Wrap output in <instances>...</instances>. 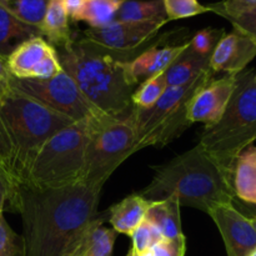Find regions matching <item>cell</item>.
Here are the masks:
<instances>
[{
	"instance_id": "obj_1",
	"label": "cell",
	"mask_w": 256,
	"mask_h": 256,
	"mask_svg": "<svg viewBox=\"0 0 256 256\" xmlns=\"http://www.w3.org/2000/svg\"><path fill=\"white\" fill-rule=\"evenodd\" d=\"M102 189L84 182L52 190L24 186L10 206L22 219L26 256H72L98 216Z\"/></svg>"
},
{
	"instance_id": "obj_2",
	"label": "cell",
	"mask_w": 256,
	"mask_h": 256,
	"mask_svg": "<svg viewBox=\"0 0 256 256\" xmlns=\"http://www.w3.org/2000/svg\"><path fill=\"white\" fill-rule=\"evenodd\" d=\"M10 86V85H9ZM72 120L9 88L0 100V176L12 205L40 148Z\"/></svg>"
},
{
	"instance_id": "obj_3",
	"label": "cell",
	"mask_w": 256,
	"mask_h": 256,
	"mask_svg": "<svg viewBox=\"0 0 256 256\" xmlns=\"http://www.w3.org/2000/svg\"><path fill=\"white\" fill-rule=\"evenodd\" d=\"M62 70L78 85L85 99L110 116H126L132 106L136 82L128 69L135 50L119 52L96 44L85 36L56 49Z\"/></svg>"
},
{
	"instance_id": "obj_4",
	"label": "cell",
	"mask_w": 256,
	"mask_h": 256,
	"mask_svg": "<svg viewBox=\"0 0 256 256\" xmlns=\"http://www.w3.org/2000/svg\"><path fill=\"white\" fill-rule=\"evenodd\" d=\"M152 182L139 192L150 202L174 196L180 206L209 214L220 205L234 204L232 174L199 144L170 162L154 166Z\"/></svg>"
},
{
	"instance_id": "obj_5",
	"label": "cell",
	"mask_w": 256,
	"mask_h": 256,
	"mask_svg": "<svg viewBox=\"0 0 256 256\" xmlns=\"http://www.w3.org/2000/svg\"><path fill=\"white\" fill-rule=\"evenodd\" d=\"M256 140V72L236 75V85L216 124L205 126L198 144L232 174L236 158Z\"/></svg>"
},
{
	"instance_id": "obj_6",
	"label": "cell",
	"mask_w": 256,
	"mask_h": 256,
	"mask_svg": "<svg viewBox=\"0 0 256 256\" xmlns=\"http://www.w3.org/2000/svg\"><path fill=\"white\" fill-rule=\"evenodd\" d=\"M89 119L74 122L42 144L32 159L24 186L52 190L82 182Z\"/></svg>"
},
{
	"instance_id": "obj_7",
	"label": "cell",
	"mask_w": 256,
	"mask_h": 256,
	"mask_svg": "<svg viewBox=\"0 0 256 256\" xmlns=\"http://www.w3.org/2000/svg\"><path fill=\"white\" fill-rule=\"evenodd\" d=\"M130 112L120 118L99 112L90 118L82 182L102 189L112 172L138 152Z\"/></svg>"
},
{
	"instance_id": "obj_8",
	"label": "cell",
	"mask_w": 256,
	"mask_h": 256,
	"mask_svg": "<svg viewBox=\"0 0 256 256\" xmlns=\"http://www.w3.org/2000/svg\"><path fill=\"white\" fill-rule=\"evenodd\" d=\"M212 76L214 72L209 69L189 84L168 86L152 106L146 109L132 106L130 114L136 129L138 152L146 146L164 148L190 128L192 122L188 119L190 102L195 92L206 85Z\"/></svg>"
},
{
	"instance_id": "obj_9",
	"label": "cell",
	"mask_w": 256,
	"mask_h": 256,
	"mask_svg": "<svg viewBox=\"0 0 256 256\" xmlns=\"http://www.w3.org/2000/svg\"><path fill=\"white\" fill-rule=\"evenodd\" d=\"M9 85L72 122L88 119L102 112L85 99L72 76L64 70L50 79H16L12 76Z\"/></svg>"
},
{
	"instance_id": "obj_10",
	"label": "cell",
	"mask_w": 256,
	"mask_h": 256,
	"mask_svg": "<svg viewBox=\"0 0 256 256\" xmlns=\"http://www.w3.org/2000/svg\"><path fill=\"white\" fill-rule=\"evenodd\" d=\"M6 66L16 79H50L62 72L56 49L42 36L19 45L8 56Z\"/></svg>"
},
{
	"instance_id": "obj_11",
	"label": "cell",
	"mask_w": 256,
	"mask_h": 256,
	"mask_svg": "<svg viewBox=\"0 0 256 256\" xmlns=\"http://www.w3.org/2000/svg\"><path fill=\"white\" fill-rule=\"evenodd\" d=\"M168 20H152V22H116L102 28H89L82 32L86 39L119 52L135 50L149 42L159 32Z\"/></svg>"
},
{
	"instance_id": "obj_12",
	"label": "cell",
	"mask_w": 256,
	"mask_h": 256,
	"mask_svg": "<svg viewBox=\"0 0 256 256\" xmlns=\"http://www.w3.org/2000/svg\"><path fill=\"white\" fill-rule=\"evenodd\" d=\"M208 215L222 234L228 256H249L256 249V232L252 222L234 204L220 205Z\"/></svg>"
},
{
	"instance_id": "obj_13",
	"label": "cell",
	"mask_w": 256,
	"mask_h": 256,
	"mask_svg": "<svg viewBox=\"0 0 256 256\" xmlns=\"http://www.w3.org/2000/svg\"><path fill=\"white\" fill-rule=\"evenodd\" d=\"M236 85V75H225L220 79H212L200 88L188 109V119L192 124L202 122L205 126L216 124L224 114Z\"/></svg>"
},
{
	"instance_id": "obj_14",
	"label": "cell",
	"mask_w": 256,
	"mask_h": 256,
	"mask_svg": "<svg viewBox=\"0 0 256 256\" xmlns=\"http://www.w3.org/2000/svg\"><path fill=\"white\" fill-rule=\"evenodd\" d=\"M256 56V44L242 32L225 34L210 56V69L215 72L238 75Z\"/></svg>"
},
{
	"instance_id": "obj_15",
	"label": "cell",
	"mask_w": 256,
	"mask_h": 256,
	"mask_svg": "<svg viewBox=\"0 0 256 256\" xmlns=\"http://www.w3.org/2000/svg\"><path fill=\"white\" fill-rule=\"evenodd\" d=\"M158 45L159 42L142 52L128 62L130 75L136 84H139V82L142 80H146L149 78L166 72L168 68L186 49L189 42H184V44L166 45V46L162 48H159Z\"/></svg>"
},
{
	"instance_id": "obj_16",
	"label": "cell",
	"mask_w": 256,
	"mask_h": 256,
	"mask_svg": "<svg viewBox=\"0 0 256 256\" xmlns=\"http://www.w3.org/2000/svg\"><path fill=\"white\" fill-rule=\"evenodd\" d=\"M152 202L140 194H132L112 205L109 210V222L112 230L120 234H132L145 220Z\"/></svg>"
},
{
	"instance_id": "obj_17",
	"label": "cell",
	"mask_w": 256,
	"mask_h": 256,
	"mask_svg": "<svg viewBox=\"0 0 256 256\" xmlns=\"http://www.w3.org/2000/svg\"><path fill=\"white\" fill-rule=\"evenodd\" d=\"M146 222L154 225L164 239H184L180 219V205L174 196L152 202L148 210Z\"/></svg>"
},
{
	"instance_id": "obj_18",
	"label": "cell",
	"mask_w": 256,
	"mask_h": 256,
	"mask_svg": "<svg viewBox=\"0 0 256 256\" xmlns=\"http://www.w3.org/2000/svg\"><path fill=\"white\" fill-rule=\"evenodd\" d=\"M35 36H42L40 28L22 22L0 5V58L8 59L19 45Z\"/></svg>"
},
{
	"instance_id": "obj_19",
	"label": "cell",
	"mask_w": 256,
	"mask_h": 256,
	"mask_svg": "<svg viewBox=\"0 0 256 256\" xmlns=\"http://www.w3.org/2000/svg\"><path fill=\"white\" fill-rule=\"evenodd\" d=\"M235 196L256 205V146H248L236 158L232 172Z\"/></svg>"
},
{
	"instance_id": "obj_20",
	"label": "cell",
	"mask_w": 256,
	"mask_h": 256,
	"mask_svg": "<svg viewBox=\"0 0 256 256\" xmlns=\"http://www.w3.org/2000/svg\"><path fill=\"white\" fill-rule=\"evenodd\" d=\"M210 69V56H202L186 49L165 72L168 86H182L196 79L200 74Z\"/></svg>"
},
{
	"instance_id": "obj_21",
	"label": "cell",
	"mask_w": 256,
	"mask_h": 256,
	"mask_svg": "<svg viewBox=\"0 0 256 256\" xmlns=\"http://www.w3.org/2000/svg\"><path fill=\"white\" fill-rule=\"evenodd\" d=\"M104 219L96 216L85 230L76 250L72 256H112L116 232L102 225Z\"/></svg>"
},
{
	"instance_id": "obj_22",
	"label": "cell",
	"mask_w": 256,
	"mask_h": 256,
	"mask_svg": "<svg viewBox=\"0 0 256 256\" xmlns=\"http://www.w3.org/2000/svg\"><path fill=\"white\" fill-rule=\"evenodd\" d=\"M40 30L42 38H45L55 49L65 46L72 42V34L70 30L69 16L62 0H50Z\"/></svg>"
},
{
	"instance_id": "obj_23",
	"label": "cell",
	"mask_w": 256,
	"mask_h": 256,
	"mask_svg": "<svg viewBox=\"0 0 256 256\" xmlns=\"http://www.w3.org/2000/svg\"><path fill=\"white\" fill-rule=\"evenodd\" d=\"M115 20L139 22L168 20V16L162 0H125L118 10Z\"/></svg>"
},
{
	"instance_id": "obj_24",
	"label": "cell",
	"mask_w": 256,
	"mask_h": 256,
	"mask_svg": "<svg viewBox=\"0 0 256 256\" xmlns=\"http://www.w3.org/2000/svg\"><path fill=\"white\" fill-rule=\"evenodd\" d=\"M125 0H82V6L74 22H84L90 28H102L115 20Z\"/></svg>"
},
{
	"instance_id": "obj_25",
	"label": "cell",
	"mask_w": 256,
	"mask_h": 256,
	"mask_svg": "<svg viewBox=\"0 0 256 256\" xmlns=\"http://www.w3.org/2000/svg\"><path fill=\"white\" fill-rule=\"evenodd\" d=\"M50 0H0V5L22 22L42 26Z\"/></svg>"
},
{
	"instance_id": "obj_26",
	"label": "cell",
	"mask_w": 256,
	"mask_h": 256,
	"mask_svg": "<svg viewBox=\"0 0 256 256\" xmlns=\"http://www.w3.org/2000/svg\"><path fill=\"white\" fill-rule=\"evenodd\" d=\"M166 89L168 84L165 79V72L144 80L142 85L132 92V106L142 108V109L152 106L162 96Z\"/></svg>"
},
{
	"instance_id": "obj_27",
	"label": "cell",
	"mask_w": 256,
	"mask_h": 256,
	"mask_svg": "<svg viewBox=\"0 0 256 256\" xmlns=\"http://www.w3.org/2000/svg\"><path fill=\"white\" fill-rule=\"evenodd\" d=\"M0 256H26L22 235L16 234L0 212Z\"/></svg>"
},
{
	"instance_id": "obj_28",
	"label": "cell",
	"mask_w": 256,
	"mask_h": 256,
	"mask_svg": "<svg viewBox=\"0 0 256 256\" xmlns=\"http://www.w3.org/2000/svg\"><path fill=\"white\" fill-rule=\"evenodd\" d=\"M168 20L185 19L210 12L208 5L200 4L199 0H162Z\"/></svg>"
},
{
	"instance_id": "obj_29",
	"label": "cell",
	"mask_w": 256,
	"mask_h": 256,
	"mask_svg": "<svg viewBox=\"0 0 256 256\" xmlns=\"http://www.w3.org/2000/svg\"><path fill=\"white\" fill-rule=\"evenodd\" d=\"M225 35L224 29H212V28H206L194 35L189 42V48L196 54L202 55V56H212V52L216 48L218 42L222 40Z\"/></svg>"
},
{
	"instance_id": "obj_30",
	"label": "cell",
	"mask_w": 256,
	"mask_h": 256,
	"mask_svg": "<svg viewBox=\"0 0 256 256\" xmlns=\"http://www.w3.org/2000/svg\"><path fill=\"white\" fill-rule=\"evenodd\" d=\"M132 240V248L134 252L136 255H142V252H146L148 249L152 246L154 244H156L159 240L162 239V234L159 232V230L154 226V225L150 224L149 222L144 220L134 232L130 234Z\"/></svg>"
},
{
	"instance_id": "obj_31",
	"label": "cell",
	"mask_w": 256,
	"mask_h": 256,
	"mask_svg": "<svg viewBox=\"0 0 256 256\" xmlns=\"http://www.w3.org/2000/svg\"><path fill=\"white\" fill-rule=\"evenodd\" d=\"M210 12L230 19V18L238 16L245 12L256 8V0H224V2H214V4L208 5Z\"/></svg>"
},
{
	"instance_id": "obj_32",
	"label": "cell",
	"mask_w": 256,
	"mask_h": 256,
	"mask_svg": "<svg viewBox=\"0 0 256 256\" xmlns=\"http://www.w3.org/2000/svg\"><path fill=\"white\" fill-rule=\"evenodd\" d=\"M186 252V240L164 239L152 245L150 249L139 256H184Z\"/></svg>"
},
{
	"instance_id": "obj_33",
	"label": "cell",
	"mask_w": 256,
	"mask_h": 256,
	"mask_svg": "<svg viewBox=\"0 0 256 256\" xmlns=\"http://www.w3.org/2000/svg\"><path fill=\"white\" fill-rule=\"evenodd\" d=\"M228 20L232 22L234 30L244 34L256 44V8Z\"/></svg>"
},
{
	"instance_id": "obj_34",
	"label": "cell",
	"mask_w": 256,
	"mask_h": 256,
	"mask_svg": "<svg viewBox=\"0 0 256 256\" xmlns=\"http://www.w3.org/2000/svg\"><path fill=\"white\" fill-rule=\"evenodd\" d=\"M62 4H64L69 19L74 20L75 16L79 14L80 9H82V0H62Z\"/></svg>"
},
{
	"instance_id": "obj_35",
	"label": "cell",
	"mask_w": 256,
	"mask_h": 256,
	"mask_svg": "<svg viewBox=\"0 0 256 256\" xmlns=\"http://www.w3.org/2000/svg\"><path fill=\"white\" fill-rule=\"evenodd\" d=\"M6 202H8L6 185H5L2 178L0 176V212H2V210H4V205Z\"/></svg>"
},
{
	"instance_id": "obj_36",
	"label": "cell",
	"mask_w": 256,
	"mask_h": 256,
	"mask_svg": "<svg viewBox=\"0 0 256 256\" xmlns=\"http://www.w3.org/2000/svg\"><path fill=\"white\" fill-rule=\"evenodd\" d=\"M10 78H12V75L8 70L6 60L0 58V82H9Z\"/></svg>"
},
{
	"instance_id": "obj_37",
	"label": "cell",
	"mask_w": 256,
	"mask_h": 256,
	"mask_svg": "<svg viewBox=\"0 0 256 256\" xmlns=\"http://www.w3.org/2000/svg\"><path fill=\"white\" fill-rule=\"evenodd\" d=\"M9 88V82H0V100L4 98V95L6 94Z\"/></svg>"
},
{
	"instance_id": "obj_38",
	"label": "cell",
	"mask_w": 256,
	"mask_h": 256,
	"mask_svg": "<svg viewBox=\"0 0 256 256\" xmlns=\"http://www.w3.org/2000/svg\"><path fill=\"white\" fill-rule=\"evenodd\" d=\"M250 222H252V228H254V229H255V232H256V215H254V216H252V219H250Z\"/></svg>"
},
{
	"instance_id": "obj_39",
	"label": "cell",
	"mask_w": 256,
	"mask_h": 256,
	"mask_svg": "<svg viewBox=\"0 0 256 256\" xmlns=\"http://www.w3.org/2000/svg\"><path fill=\"white\" fill-rule=\"evenodd\" d=\"M126 256H139V255H136V254H135V252H134V250L130 249V252H128V255H126Z\"/></svg>"
},
{
	"instance_id": "obj_40",
	"label": "cell",
	"mask_w": 256,
	"mask_h": 256,
	"mask_svg": "<svg viewBox=\"0 0 256 256\" xmlns=\"http://www.w3.org/2000/svg\"><path fill=\"white\" fill-rule=\"evenodd\" d=\"M249 256H256V249H255V250H254V252H252V254H250Z\"/></svg>"
}]
</instances>
